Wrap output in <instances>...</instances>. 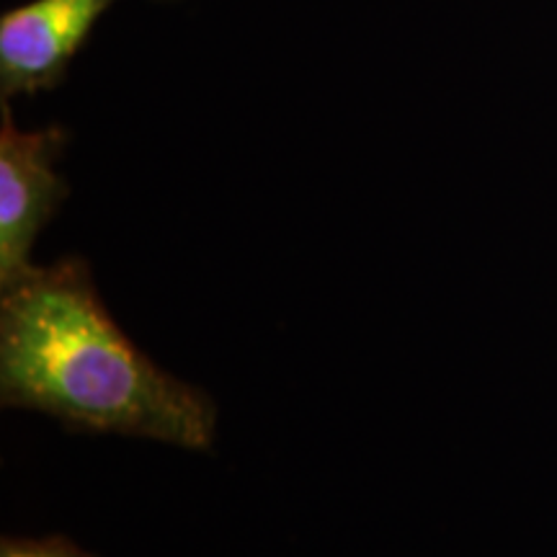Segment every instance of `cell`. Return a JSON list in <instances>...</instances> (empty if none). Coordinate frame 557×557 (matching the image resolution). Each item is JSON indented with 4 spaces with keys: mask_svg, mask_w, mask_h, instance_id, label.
Listing matches in <instances>:
<instances>
[{
    "mask_svg": "<svg viewBox=\"0 0 557 557\" xmlns=\"http://www.w3.org/2000/svg\"><path fill=\"white\" fill-rule=\"evenodd\" d=\"M0 403L75 431L207 451L220 408L158 367L107 310L90 267L62 259L0 289Z\"/></svg>",
    "mask_w": 557,
    "mask_h": 557,
    "instance_id": "obj_1",
    "label": "cell"
},
{
    "mask_svg": "<svg viewBox=\"0 0 557 557\" xmlns=\"http://www.w3.org/2000/svg\"><path fill=\"white\" fill-rule=\"evenodd\" d=\"M65 143L62 127L21 129L9 103L0 109V289L37 267L32 253L39 233L67 199L58 171Z\"/></svg>",
    "mask_w": 557,
    "mask_h": 557,
    "instance_id": "obj_2",
    "label": "cell"
},
{
    "mask_svg": "<svg viewBox=\"0 0 557 557\" xmlns=\"http://www.w3.org/2000/svg\"><path fill=\"white\" fill-rule=\"evenodd\" d=\"M114 0H32L0 16V94L32 96L65 78Z\"/></svg>",
    "mask_w": 557,
    "mask_h": 557,
    "instance_id": "obj_3",
    "label": "cell"
},
{
    "mask_svg": "<svg viewBox=\"0 0 557 557\" xmlns=\"http://www.w3.org/2000/svg\"><path fill=\"white\" fill-rule=\"evenodd\" d=\"M0 557H99L78 542L50 534V537H3Z\"/></svg>",
    "mask_w": 557,
    "mask_h": 557,
    "instance_id": "obj_4",
    "label": "cell"
}]
</instances>
